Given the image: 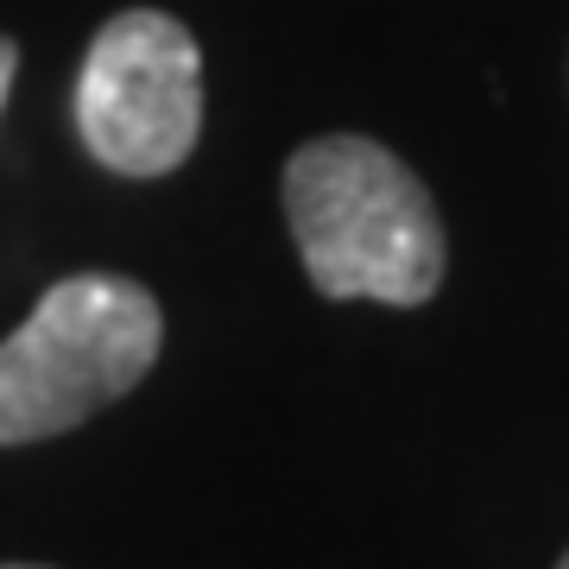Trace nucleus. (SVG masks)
Here are the masks:
<instances>
[{
    "instance_id": "nucleus-1",
    "label": "nucleus",
    "mask_w": 569,
    "mask_h": 569,
    "mask_svg": "<svg viewBox=\"0 0 569 569\" xmlns=\"http://www.w3.org/2000/svg\"><path fill=\"white\" fill-rule=\"evenodd\" d=\"M284 222L323 298L418 310L449 266L443 216L411 164L367 133H323L284 164Z\"/></svg>"
},
{
    "instance_id": "nucleus-2",
    "label": "nucleus",
    "mask_w": 569,
    "mask_h": 569,
    "mask_svg": "<svg viewBox=\"0 0 569 569\" xmlns=\"http://www.w3.org/2000/svg\"><path fill=\"white\" fill-rule=\"evenodd\" d=\"M164 348V310L140 279L77 272L0 342V443H44L140 387Z\"/></svg>"
},
{
    "instance_id": "nucleus-5",
    "label": "nucleus",
    "mask_w": 569,
    "mask_h": 569,
    "mask_svg": "<svg viewBox=\"0 0 569 569\" xmlns=\"http://www.w3.org/2000/svg\"><path fill=\"white\" fill-rule=\"evenodd\" d=\"M0 569H39V563H0Z\"/></svg>"
},
{
    "instance_id": "nucleus-3",
    "label": "nucleus",
    "mask_w": 569,
    "mask_h": 569,
    "mask_svg": "<svg viewBox=\"0 0 569 569\" xmlns=\"http://www.w3.org/2000/svg\"><path fill=\"white\" fill-rule=\"evenodd\" d=\"M77 133L114 178H171L203 133V51L159 7H127L89 39Z\"/></svg>"
},
{
    "instance_id": "nucleus-4",
    "label": "nucleus",
    "mask_w": 569,
    "mask_h": 569,
    "mask_svg": "<svg viewBox=\"0 0 569 569\" xmlns=\"http://www.w3.org/2000/svg\"><path fill=\"white\" fill-rule=\"evenodd\" d=\"M13 70H20V51H13V39H0V108H7V89H13Z\"/></svg>"
},
{
    "instance_id": "nucleus-6",
    "label": "nucleus",
    "mask_w": 569,
    "mask_h": 569,
    "mask_svg": "<svg viewBox=\"0 0 569 569\" xmlns=\"http://www.w3.org/2000/svg\"><path fill=\"white\" fill-rule=\"evenodd\" d=\"M557 569H569V557H563V563H557Z\"/></svg>"
}]
</instances>
